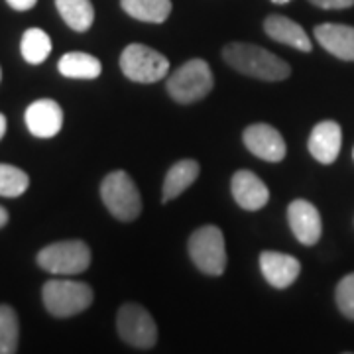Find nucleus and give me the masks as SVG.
<instances>
[{"mask_svg": "<svg viewBox=\"0 0 354 354\" xmlns=\"http://www.w3.org/2000/svg\"><path fill=\"white\" fill-rule=\"evenodd\" d=\"M223 59L242 75L262 81H283L291 73L290 65L281 57L254 44H228L223 50Z\"/></svg>", "mask_w": 354, "mask_h": 354, "instance_id": "f257e3e1", "label": "nucleus"}, {"mask_svg": "<svg viewBox=\"0 0 354 354\" xmlns=\"http://www.w3.org/2000/svg\"><path fill=\"white\" fill-rule=\"evenodd\" d=\"M93 290L85 281L73 279H50L44 283L41 299L48 313L53 317H73L93 304Z\"/></svg>", "mask_w": 354, "mask_h": 354, "instance_id": "f03ea898", "label": "nucleus"}, {"mask_svg": "<svg viewBox=\"0 0 354 354\" xmlns=\"http://www.w3.org/2000/svg\"><path fill=\"white\" fill-rule=\"evenodd\" d=\"M101 199L109 213L122 223H130L138 218L142 211V199L134 179L127 171L116 169L102 179Z\"/></svg>", "mask_w": 354, "mask_h": 354, "instance_id": "7ed1b4c3", "label": "nucleus"}, {"mask_svg": "<svg viewBox=\"0 0 354 354\" xmlns=\"http://www.w3.org/2000/svg\"><path fill=\"white\" fill-rule=\"evenodd\" d=\"M213 88V71L207 62L191 59L185 62L167 79V93L181 104H191L205 99Z\"/></svg>", "mask_w": 354, "mask_h": 354, "instance_id": "20e7f679", "label": "nucleus"}, {"mask_svg": "<svg viewBox=\"0 0 354 354\" xmlns=\"http://www.w3.org/2000/svg\"><path fill=\"white\" fill-rule=\"evenodd\" d=\"M36 262L53 276H77L91 266V250L83 241L53 242L39 250Z\"/></svg>", "mask_w": 354, "mask_h": 354, "instance_id": "39448f33", "label": "nucleus"}, {"mask_svg": "<svg viewBox=\"0 0 354 354\" xmlns=\"http://www.w3.org/2000/svg\"><path fill=\"white\" fill-rule=\"evenodd\" d=\"M189 256L193 264L207 276H221L227 268L225 234L215 225L197 228L189 239Z\"/></svg>", "mask_w": 354, "mask_h": 354, "instance_id": "423d86ee", "label": "nucleus"}, {"mask_svg": "<svg viewBox=\"0 0 354 354\" xmlns=\"http://www.w3.org/2000/svg\"><path fill=\"white\" fill-rule=\"evenodd\" d=\"M122 73L136 83H156L169 71V62L160 51L144 44H130L120 53Z\"/></svg>", "mask_w": 354, "mask_h": 354, "instance_id": "0eeeda50", "label": "nucleus"}, {"mask_svg": "<svg viewBox=\"0 0 354 354\" xmlns=\"http://www.w3.org/2000/svg\"><path fill=\"white\" fill-rule=\"evenodd\" d=\"M116 329L120 339L136 348H152L158 341V327L148 309L142 305L127 304L118 309Z\"/></svg>", "mask_w": 354, "mask_h": 354, "instance_id": "6e6552de", "label": "nucleus"}, {"mask_svg": "<svg viewBox=\"0 0 354 354\" xmlns=\"http://www.w3.org/2000/svg\"><path fill=\"white\" fill-rule=\"evenodd\" d=\"M242 140H244V146L256 158L266 160V162L278 164L288 153V146H286L283 136L270 124H250L242 132Z\"/></svg>", "mask_w": 354, "mask_h": 354, "instance_id": "1a4fd4ad", "label": "nucleus"}, {"mask_svg": "<svg viewBox=\"0 0 354 354\" xmlns=\"http://www.w3.org/2000/svg\"><path fill=\"white\" fill-rule=\"evenodd\" d=\"M288 221L293 236L305 246H313L321 239L323 225L315 205L305 199H295L288 207Z\"/></svg>", "mask_w": 354, "mask_h": 354, "instance_id": "9d476101", "label": "nucleus"}, {"mask_svg": "<svg viewBox=\"0 0 354 354\" xmlns=\"http://www.w3.org/2000/svg\"><path fill=\"white\" fill-rule=\"evenodd\" d=\"M24 120L36 138H53L64 127V111L51 99H39L26 109Z\"/></svg>", "mask_w": 354, "mask_h": 354, "instance_id": "9b49d317", "label": "nucleus"}, {"mask_svg": "<svg viewBox=\"0 0 354 354\" xmlns=\"http://www.w3.org/2000/svg\"><path fill=\"white\" fill-rule=\"evenodd\" d=\"M260 270L270 286L278 290H286L297 279L301 272V264L297 258H293L290 254L266 250L260 254Z\"/></svg>", "mask_w": 354, "mask_h": 354, "instance_id": "f8f14e48", "label": "nucleus"}, {"mask_svg": "<svg viewBox=\"0 0 354 354\" xmlns=\"http://www.w3.org/2000/svg\"><path fill=\"white\" fill-rule=\"evenodd\" d=\"M230 189H232L234 201L239 203L244 211H260L262 207H266V203L270 201V191L264 181L248 169H241L232 176Z\"/></svg>", "mask_w": 354, "mask_h": 354, "instance_id": "ddd939ff", "label": "nucleus"}, {"mask_svg": "<svg viewBox=\"0 0 354 354\" xmlns=\"http://www.w3.org/2000/svg\"><path fill=\"white\" fill-rule=\"evenodd\" d=\"M341 144V127H339L335 120H323V122H319V124L311 130V136H309V142H307V148H309V152H311V156L315 158L317 162L329 165L339 158Z\"/></svg>", "mask_w": 354, "mask_h": 354, "instance_id": "4468645a", "label": "nucleus"}, {"mask_svg": "<svg viewBox=\"0 0 354 354\" xmlns=\"http://www.w3.org/2000/svg\"><path fill=\"white\" fill-rule=\"evenodd\" d=\"M317 41L342 62H354V28L346 24H321L315 28Z\"/></svg>", "mask_w": 354, "mask_h": 354, "instance_id": "2eb2a0df", "label": "nucleus"}, {"mask_svg": "<svg viewBox=\"0 0 354 354\" xmlns=\"http://www.w3.org/2000/svg\"><path fill=\"white\" fill-rule=\"evenodd\" d=\"M264 30L270 38L276 39L279 44L291 46V48L305 51V53L313 50V44L307 36V32L297 22L290 20L288 16H279V14L268 16L264 22Z\"/></svg>", "mask_w": 354, "mask_h": 354, "instance_id": "dca6fc26", "label": "nucleus"}, {"mask_svg": "<svg viewBox=\"0 0 354 354\" xmlns=\"http://www.w3.org/2000/svg\"><path fill=\"white\" fill-rule=\"evenodd\" d=\"M199 164L195 160H181L169 167L167 176L164 179V187H162V199L164 203L174 201L179 197L183 191L189 187L191 183L199 177Z\"/></svg>", "mask_w": 354, "mask_h": 354, "instance_id": "f3484780", "label": "nucleus"}, {"mask_svg": "<svg viewBox=\"0 0 354 354\" xmlns=\"http://www.w3.org/2000/svg\"><path fill=\"white\" fill-rule=\"evenodd\" d=\"M57 69L67 79H97L101 75L102 65L95 55H88L83 51H71L59 59Z\"/></svg>", "mask_w": 354, "mask_h": 354, "instance_id": "a211bd4d", "label": "nucleus"}, {"mask_svg": "<svg viewBox=\"0 0 354 354\" xmlns=\"http://www.w3.org/2000/svg\"><path fill=\"white\" fill-rule=\"evenodd\" d=\"M122 10L142 22L162 24L171 14V0H120Z\"/></svg>", "mask_w": 354, "mask_h": 354, "instance_id": "6ab92c4d", "label": "nucleus"}, {"mask_svg": "<svg viewBox=\"0 0 354 354\" xmlns=\"http://www.w3.org/2000/svg\"><path fill=\"white\" fill-rule=\"evenodd\" d=\"M57 12L62 14L65 24L75 32H87L95 20V8L91 0H55Z\"/></svg>", "mask_w": 354, "mask_h": 354, "instance_id": "aec40b11", "label": "nucleus"}, {"mask_svg": "<svg viewBox=\"0 0 354 354\" xmlns=\"http://www.w3.org/2000/svg\"><path fill=\"white\" fill-rule=\"evenodd\" d=\"M20 51H22V57L28 64H44L51 53L50 36L44 30H39V28L26 30L24 36H22V41H20Z\"/></svg>", "mask_w": 354, "mask_h": 354, "instance_id": "412c9836", "label": "nucleus"}, {"mask_svg": "<svg viewBox=\"0 0 354 354\" xmlns=\"http://www.w3.org/2000/svg\"><path fill=\"white\" fill-rule=\"evenodd\" d=\"M30 185V177L20 167L8 164H0V197H20L24 195Z\"/></svg>", "mask_w": 354, "mask_h": 354, "instance_id": "4be33fe9", "label": "nucleus"}, {"mask_svg": "<svg viewBox=\"0 0 354 354\" xmlns=\"http://www.w3.org/2000/svg\"><path fill=\"white\" fill-rule=\"evenodd\" d=\"M18 351V315L10 305H0V354Z\"/></svg>", "mask_w": 354, "mask_h": 354, "instance_id": "5701e85b", "label": "nucleus"}, {"mask_svg": "<svg viewBox=\"0 0 354 354\" xmlns=\"http://www.w3.org/2000/svg\"><path fill=\"white\" fill-rule=\"evenodd\" d=\"M337 307L341 313L348 319H354V274H348L339 281L337 291H335Z\"/></svg>", "mask_w": 354, "mask_h": 354, "instance_id": "b1692460", "label": "nucleus"}, {"mask_svg": "<svg viewBox=\"0 0 354 354\" xmlns=\"http://www.w3.org/2000/svg\"><path fill=\"white\" fill-rule=\"evenodd\" d=\"M309 2L325 10H342V8L354 6V0H309Z\"/></svg>", "mask_w": 354, "mask_h": 354, "instance_id": "393cba45", "label": "nucleus"}, {"mask_svg": "<svg viewBox=\"0 0 354 354\" xmlns=\"http://www.w3.org/2000/svg\"><path fill=\"white\" fill-rule=\"evenodd\" d=\"M6 2H8V6H10V8L18 10V12L32 10V8L38 4V0H6Z\"/></svg>", "mask_w": 354, "mask_h": 354, "instance_id": "a878e982", "label": "nucleus"}, {"mask_svg": "<svg viewBox=\"0 0 354 354\" xmlns=\"http://www.w3.org/2000/svg\"><path fill=\"white\" fill-rule=\"evenodd\" d=\"M6 223H8V211L0 205V228L6 227Z\"/></svg>", "mask_w": 354, "mask_h": 354, "instance_id": "bb28decb", "label": "nucleus"}, {"mask_svg": "<svg viewBox=\"0 0 354 354\" xmlns=\"http://www.w3.org/2000/svg\"><path fill=\"white\" fill-rule=\"evenodd\" d=\"M4 134H6V116L0 114V140L4 138Z\"/></svg>", "mask_w": 354, "mask_h": 354, "instance_id": "cd10ccee", "label": "nucleus"}, {"mask_svg": "<svg viewBox=\"0 0 354 354\" xmlns=\"http://www.w3.org/2000/svg\"><path fill=\"white\" fill-rule=\"evenodd\" d=\"M274 4H288V2H291V0H272Z\"/></svg>", "mask_w": 354, "mask_h": 354, "instance_id": "c85d7f7f", "label": "nucleus"}, {"mask_svg": "<svg viewBox=\"0 0 354 354\" xmlns=\"http://www.w3.org/2000/svg\"><path fill=\"white\" fill-rule=\"evenodd\" d=\"M0 79H2V69H0Z\"/></svg>", "mask_w": 354, "mask_h": 354, "instance_id": "c756f323", "label": "nucleus"}, {"mask_svg": "<svg viewBox=\"0 0 354 354\" xmlns=\"http://www.w3.org/2000/svg\"><path fill=\"white\" fill-rule=\"evenodd\" d=\"M353 158H354V150H353Z\"/></svg>", "mask_w": 354, "mask_h": 354, "instance_id": "7c9ffc66", "label": "nucleus"}]
</instances>
